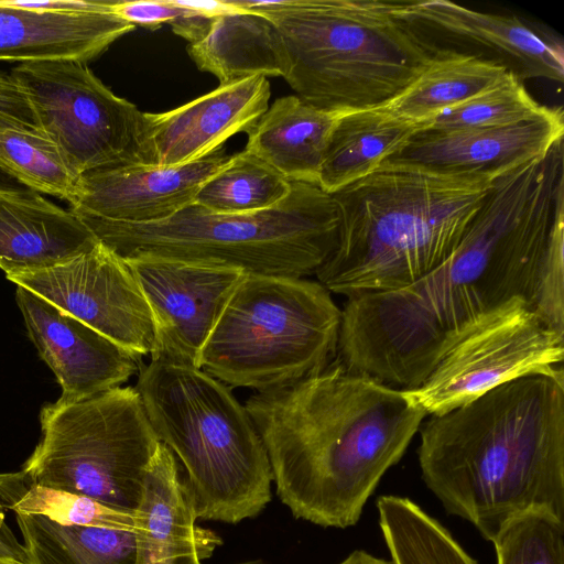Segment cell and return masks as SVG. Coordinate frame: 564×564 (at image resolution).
Returning a JSON list of instances; mask_svg holds the SVG:
<instances>
[{"mask_svg":"<svg viewBox=\"0 0 564 564\" xmlns=\"http://www.w3.org/2000/svg\"><path fill=\"white\" fill-rule=\"evenodd\" d=\"M564 226V144L499 172L463 238L433 271L393 291L347 297L337 359L400 390L420 387L443 355L509 300L530 304Z\"/></svg>","mask_w":564,"mask_h":564,"instance_id":"1","label":"cell"},{"mask_svg":"<svg viewBox=\"0 0 564 564\" xmlns=\"http://www.w3.org/2000/svg\"><path fill=\"white\" fill-rule=\"evenodd\" d=\"M264 444L276 494L296 518L355 525L399 463L425 412L403 392L347 370H323L245 404Z\"/></svg>","mask_w":564,"mask_h":564,"instance_id":"2","label":"cell"},{"mask_svg":"<svg viewBox=\"0 0 564 564\" xmlns=\"http://www.w3.org/2000/svg\"><path fill=\"white\" fill-rule=\"evenodd\" d=\"M419 465L448 514L487 541L512 516L542 507L564 519V382L532 375L432 416Z\"/></svg>","mask_w":564,"mask_h":564,"instance_id":"3","label":"cell"},{"mask_svg":"<svg viewBox=\"0 0 564 564\" xmlns=\"http://www.w3.org/2000/svg\"><path fill=\"white\" fill-rule=\"evenodd\" d=\"M501 171L382 163L332 194L340 214L338 240L317 281L347 297L416 282L455 250Z\"/></svg>","mask_w":564,"mask_h":564,"instance_id":"4","label":"cell"},{"mask_svg":"<svg viewBox=\"0 0 564 564\" xmlns=\"http://www.w3.org/2000/svg\"><path fill=\"white\" fill-rule=\"evenodd\" d=\"M267 17L290 59L284 78L306 104L334 113L375 109L403 91L440 50L402 2L229 1Z\"/></svg>","mask_w":564,"mask_h":564,"instance_id":"5","label":"cell"},{"mask_svg":"<svg viewBox=\"0 0 564 564\" xmlns=\"http://www.w3.org/2000/svg\"><path fill=\"white\" fill-rule=\"evenodd\" d=\"M137 386L161 443L184 468L198 519L235 524L271 500L268 453L231 388L200 368L151 360Z\"/></svg>","mask_w":564,"mask_h":564,"instance_id":"6","label":"cell"},{"mask_svg":"<svg viewBox=\"0 0 564 564\" xmlns=\"http://www.w3.org/2000/svg\"><path fill=\"white\" fill-rule=\"evenodd\" d=\"M70 209L121 259L152 256L289 278L315 274L335 250L340 226L334 196L303 182H292L276 206L249 214L192 204L161 221L130 224Z\"/></svg>","mask_w":564,"mask_h":564,"instance_id":"7","label":"cell"},{"mask_svg":"<svg viewBox=\"0 0 564 564\" xmlns=\"http://www.w3.org/2000/svg\"><path fill=\"white\" fill-rule=\"evenodd\" d=\"M340 319L318 281L245 273L202 350L200 369L230 388H283L334 360Z\"/></svg>","mask_w":564,"mask_h":564,"instance_id":"8","label":"cell"},{"mask_svg":"<svg viewBox=\"0 0 564 564\" xmlns=\"http://www.w3.org/2000/svg\"><path fill=\"white\" fill-rule=\"evenodd\" d=\"M42 438L22 471L36 485L134 513L160 445L133 387L45 405Z\"/></svg>","mask_w":564,"mask_h":564,"instance_id":"9","label":"cell"},{"mask_svg":"<svg viewBox=\"0 0 564 564\" xmlns=\"http://www.w3.org/2000/svg\"><path fill=\"white\" fill-rule=\"evenodd\" d=\"M11 75L28 94L42 132L76 174L141 164L143 112L115 95L86 62L21 63Z\"/></svg>","mask_w":564,"mask_h":564,"instance_id":"10","label":"cell"},{"mask_svg":"<svg viewBox=\"0 0 564 564\" xmlns=\"http://www.w3.org/2000/svg\"><path fill=\"white\" fill-rule=\"evenodd\" d=\"M564 336L520 296L485 314L441 358L425 381L404 394L426 415H441L516 379L543 375L564 382Z\"/></svg>","mask_w":564,"mask_h":564,"instance_id":"11","label":"cell"},{"mask_svg":"<svg viewBox=\"0 0 564 564\" xmlns=\"http://www.w3.org/2000/svg\"><path fill=\"white\" fill-rule=\"evenodd\" d=\"M7 279L131 351L153 350L154 324L142 291L123 259L99 241L68 261Z\"/></svg>","mask_w":564,"mask_h":564,"instance_id":"12","label":"cell"},{"mask_svg":"<svg viewBox=\"0 0 564 564\" xmlns=\"http://www.w3.org/2000/svg\"><path fill=\"white\" fill-rule=\"evenodd\" d=\"M123 261L152 314L151 360L200 368L202 350L245 272L152 256Z\"/></svg>","mask_w":564,"mask_h":564,"instance_id":"13","label":"cell"},{"mask_svg":"<svg viewBox=\"0 0 564 564\" xmlns=\"http://www.w3.org/2000/svg\"><path fill=\"white\" fill-rule=\"evenodd\" d=\"M17 303L29 338L62 388L59 400H83L118 388L142 367V355L37 294L18 286Z\"/></svg>","mask_w":564,"mask_h":564,"instance_id":"14","label":"cell"},{"mask_svg":"<svg viewBox=\"0 0 564 564\" xmlns=\"http://www.w3.org/2000/svg\"><path fill=\"white\" fill-rule=\"evenodd\" d=\"M270 95L267 77L256 75L175 109L143 112L141 164L173 166L207 156L234 134L248 133L269 108Z\"/></svg>","mask_w":564,"mask_h":564,"instance_id":"15","label":"cell"},{"mask_svg":"<svg viewBox=\"0 0 564 564\" xmlns=\"http://www.w3.org/2000/svg\"><path fill=\"white\" fill-rule=\"evenodd\" d=\"M230 159L224 147L199 160L173 166L127 164L82 176L70 208L113 221L150 224L194 204L202 185Z\"/></svg>","mask_w":564,"mask_h":564,"instance_id":"16","label":"cell"},{"mask_svg":"<svg viewBox=\"0 0 564 564\" xmlns=\"http://www.w3.org/2000/svg\"><path fill=\"white\" fill-rule=\"evenodd\" d=\"M563 134L561 107L547 117L508 127L419 129L384 163L441 172L500 171L544 153Z\"/></svg>","mask_w":564,"mask_h":564,"instance_id":"17","label":"cell"},{"mask_svg":"<svg viewBox=\"0 0 564 564\" xmlns=\"http://www.w3.org/2000/svg\"><path fill=\"white\" fill-rule=\"evenodd\" d=\"M401 11L422 28L485 50L521 82L563 83L562 45L514 15L480 12L447 0L402 2Z\"/></svg>","mask_w":564,"mask_h":564,"instance_id":"18","label":"cell"},{"mask_svg":"<svg viewBox=\"0 0 564 564\" xmlns=\"http://www.w3.org/2000/svg\"><path fill=\"white\" fill-rule=\"evenodd\" d=\"M134 564H203L220 538L200 528L177 458L160 443L135 510Z\"/></svg>","mask_w":564,"mask_h":564,"instance_id":"19","label":"cell"},{"mask_svg":"<svg viewBox=\"0 0 564 564\" xmlns=\"http://www.w3.org/2000/svg\"><path fill=\"white\" fill-rule=\"evenodd\" d=\"M97 239L72 210L32 189H0V269H47L91 249Z\"/></svg>","mask_w":564,"mask_h":564,"instance_id":"20","label":"cell"},{"mask_svg":"<svg viewBox=\"0 0 564 564\" xmlns=\"http://www.w3.org/2000/svg\"><path fill=\"white\" fill-rule=\"evenodd\" d=\"M134 29L115 8L105 12L62 13L23 9L0 0V59L87 63Z\"/></svg>","mask_w":564,"mask_h":564,"instance_id":"21","label":"cell"},{"mask_svg":"<svg viewBox=\"0 0 564 564\" xmlns=\"http://www.w3.org/2000/svg\"><path fill=\"white\" fill-rule=\"evenodd\" d=\"M218 14L207 35L189 44L196 66L216 76L219 85L250 76H281L290 72L283 39L267 17L234 7Z\"/></svg>","mask_w":564,"mask_h":564,"instance_id":"22","label":"cell"},{"mask_svg":"<svg viewBox=\"0 0 564 564\" xmlns=\"http://www.w3.org/2000/svg\"><path fill=\"white\" fill-rule=\"evenodd\" d=\"M339 115L317 109L296 95L281 97L248 131L245 150L291 182L317 184L325 149Z\"/></svg>","mask_w":564,"mask_h":564,"instance_id":"23","label":"cell"},{"mask_svg":"<svg viewBox=\"0 0 564 564\" xmlns=\"http://www.w3.org/2000/svg\"><path fill=\"white\" fill-rule=\"evenodd\" d=\"M420 126L381 107L340 113L330 132L317 185L328 194L369 175L395 154Z\"/></svg>","mask_w":564,"mask_h":564,"instance_id":"24","label":"cell"},{"mask_svg":"<svg viewBox=\"0 0 564 564\" xmlns=\"http://www.w3.org/2000/svg\"><path fill=\"white\" fill-rule=\"evenodd\" d=\"M509 73L502 65L478 54L440 47L421 74L381 108L420 126L499 85Z\"/></svg>","mask_w":564,"mask_h":564,"instance_id":"25","label":"cell"},{"mask_svg":"<svg viewBox=\"0 0 564 564\" xmlns=\"http://www.w3.org/2000/svg\"><path fill=\"white\" fill-rule=\"evenodd\" d=\"M32 564H134L135 531L64 525L15 513Z\"/></svg>","mask_w":564,"mask_h":564,"instance_id":"26","label":"cell"},{"mask_svg":"<svg viewBox=\"0 0 564 564\" xmlns=\"http://www.w3.org/2000/svg\"><path fill=\"white\" fill-rule=\"evenodd\" d=\"M377 509L392 564H478L443 524L409 498L381 496Z\"/></svg>","mask_w":564,"mask_h":564,"instance_id":"27","label":"cell"},{"mask_svg":"<svg viewBox=\"0 0 564 564\" xmlns=\"http://www.w3.org/2000/svg\"><path fill=\"white\" fill-rule=\"evenodd\" d=\"M291 189V181L243 150L202 185L194 204L216 214L257 213L280 204Z\"/></svg>","mask_w":564,"mask_h":564,"instance_id":"28","label":"cell"},{"mask_svg":"<svg viewBox=\"0 0 564 564\" xmlns=\"http://www.w3.org/2000/svg\"><path fill=\"white\" fill-rule=\"evenodd\" d=\"M0 170L29 189L65 199L70 206L80 194L82 176L43 132L0 129Z\"/></svg>","mask_w":564,"mask_h":564,"instance_id":"29","label":"cell"},{"mask_svg":"<svg viewBox=\"0 0 564 564\" xmlns=\"http://www.w3.org/2000/svg\"><path fill=\"white\" fill-rule=\"evenodd\" d=\"M555 108L539 104L512 73L499 85L420 124V130L498 128L550 116Z\"/></svg>","mask_w":564,"mask_h":564,"instance_id":"30","label":"cell"},{"mask_svg":"<svg viewBox=\"0 0 564 564\" xmlns=\"http://www.w3.org/2000/svg\"><path fill=\"white\" fill-rule=\"evenodd\" d=\"M564 519L542 507L509 518L492 539L497 564H564Z\"/></svg>","mask_w":564,"mask_h":564,"instance_id":"31","label":"cell"},{"mask_svg":"<svg viewBox=\"0 0 564 564\" xmlns=\"http://www.w3.org/2000/svg\"><path fill=\"white\" fill-rule=\"evenodd\" d=\"M15 513L39 514L64 525L135 531V513L94 498L32 485L14 506Z\"/></svg>","mask_w":564,"mask_h":564,"instance_id":"32","label":"cell"},{"mask_svg":"<svg viewBox=\"0 0 564 564\" xmlns=\"http://www.w3.org/2000/svg\"><path fill=\"white\" fill-rule=\"evenodd\" d=\"M529 307L549 328L564 336V226L552 237Z\"/></svg>","mask_w":564,"mask_h":564,"instance_id":"33","label":"cell"},{"mask_svg":"<svg viewBox=\"0 0 564 564\" xmlns=\"http://www.w3.org/2000/svg\"><path fill=\"white\" fill-rule=\"evenodd\" d=\"M30 487L31 484L22 470L0 474V558L32 564L24 544L18 541L6 522V511L13 510Z\"/></svg>","mask_w":564,"mask_h":564,"instance_id":"34","label":"cell"},{"mask_svg":"<svg viewBox=\"0 0 564 564\" xmlns=\"http://www.w3.org/2000/svg\"><path fill=\"white\" fill-rule=\"evenodd\" d=\"M0 129L42 132L33 106L21 84L0 70Z\"/></svg>","mask_w":564,"mask_h":564,"instance_id":"35","label":"cell"},{"mask_svg":"<svg viewBox=\"0 0 564 564\" xmlns=\"http://www.w3.org/2000/svg\"><path fill=\"white\" fill-rule=\"evenodd\" d=\"M115 11L134 26L158 30L180 17L184 4L178 0L115 1Z\"/></svg>","mask_w":564,"mask_h":564,"instance_id":"36","label":"cell"},{"mask_svg":"<svg viewBox=\"0 0 564 564\" xmlns=\"http://www.w3.org/2000/svg\"><path fill=\"white\" fill-rule=\"evenodd\" d=\"M184 10L170 23L175 34L194 44L203 40L209 32L218 14L203 9L198 2L182 1Z\"/></svg>","mask_w":564,"mask_h":564,"instance_id":"37","label":"cell"},{"mask_svg":"<svg viewBox=\"0 0 564 564\" xmlns=\"http://www.w3.org/2000/svg\"><path fill=\"white\" fill-rule=\"evenodd\" d=\"M6 4L29 10L62 12V13H89L105 12L113 9L115 1L96 0H44V1H20L3 0Z\"/></svg>","mask_w":564,"mask_h":564,"instance_id":"38","label":"cell"},{"mask_svg":"<svg viewBox=\"0 0 564 564\" xmlns=\"http://www.w3.org/2000/svg\"><path fill=\"white\" fill-rule=\"evenodd\" d=\"M338 564H391L383 558L377 557L364 550L351 552L344 561Z\"/></svg>","mask_w":564,"mask_h":564,"instance_id":"39","label":"cell"},{"mask_svg":"<svg viewBox=\"0 0 564 564\" xmlns=\"http://www.w3.org/2000/svg\"><path fill=\"white\" fill-rule=\"evenodd\" d=\"M19 184L14 178L0 170V189H18L21 188Z\"/></svg>","mask_w":564,"mask_h":564,"instance_id":"40","label":"cell"},{"mask_svg":"<svg viewBox=\"0 0 564 564\" xmlns=\"http://www.w3.org/2000/svg\"><path fill=\"white\" fill-rule=\"evenodd\" d=\"M0 564H24L13 558H0Z\"/></svg>","mask_w":564,"mask_h":564,"instance_id":"41","label":"cell"},{"mask_svg":"<svg viewBox=\"0 0 564 564\" xmlns=\"http://www.w3.org/2000/svg\"><path fill=\"white\" fill-rule=\"evenodd\" d=\"M239 564H263L261 561H248Z\"/></svg>","mask_w":564,"mask_h":564,"instance_id":"42","label":"cell"}]
</instances>
